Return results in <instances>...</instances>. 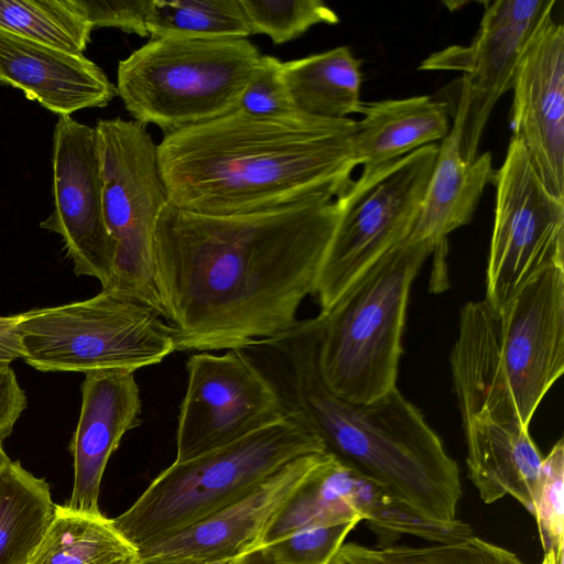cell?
I'll use <instances>...</instances> for the list:
<instances>
[{
	"label": "cell",
	"mask_w": 564,
	"mask_h": 564,
	"mask_svg": "<svg viewBox=\"0 0 564 564\" xmlns=\"http://www.w3.org/2000/svg\"><path fill=\"white\" fill-rule=\"evenodd\" d=\"M341 205L319 195L263 212L162 209L153 256L162 317L176 350L242 349L299 324L314 295Z\"/></svg>",
	"instance_id": "6da1fadb"
},
{
	"label": "cell",
	"mask_w": 564,
	"mask_h": 564,
	"mask_svg": "<svg viewBox=\"0 0 564 564\" xmlns=\"http://www.w3.org/2000/svg\"><path fill=\"white\" fill-rule=\"evenodd\" d=\"M357 121L236 109L164 134L159 165L169 202L212 216L252 214L319 195L337 197L358 166Z\"/></svg>",
	"instance_id": "7a4b0ae2"
},
{
	"label": "cell",
	"mask_w": 564,
	"mask_h": 564,
	"mask_svg": "<svg viewBox=\"0 0 564 564\" xmlns=\"http://www.w3.org/2000/svg\"><path fill=\"white\" fill-rule=\"evenodd\" d=\"M318 329L316 315L242 349L326 453L417 512L455 520L459 469L438 435L398 388L365 403L334 394L318 369Z\"/></svg>",
	"instance_id": "3957f363"
},
{
	"label": "cell",
	"mask_w": 564,
	"mask_h": 564,
	"mask_svg": "<svg viewBox=\"0 0 564 564\" xmlns=\"http://www.w3.org/2000/svg\"><path fill=\"white\" fill-rule=\"evenodd\" d=\"M433 251L405 239L319 312L318 369L334 394L365 403L397 388L410 289Z\"/></svg>",
	"instance_id": "277c9868"
},
{
	"label": "cell",
	"mask_w": 564,
	"mask_h": 564,
	"mask_svg": "<svg viewBox=\"0 0 564 564\" xmlns=\"http://www.w3.org/2000/svg\"><path fill=\"white\" fill-rule=\"evenodd\" d=\"M322 452V441L286 415L228 445L174 462L113 523L139 550L217 512L293 459Z\"/></svg>",
	"instance_id": "5b68a950"
},
{
	"label": "cell",
	"mask_w": 564,
	"mask_h": 564,
	"mask_svg": "<svg viewBox=\"0 0 564 564\" xmlns=\"http://www.w3.org/2000/svg\"><path fill=\"white\" fill-rule=\"evenodd\" d=\"M261 57L247 39H152L119 61L117 95L166 134L238 109Z\"/></svg>",
	"instance_id": "8992f818"
},
{
	"label": "cell",
	"mask_w": 564,
	"mask_h": 564,
	"mask_svg": "<svg viewBox=\"0 0 564 564\" xmlns=\"http://www.w3.org/2000/svg\"><path fill=\"white\" fill-rule=\"evenodd\" d=\"M142 301L115 289L20 314L22 359L40 371L138 369L176 351L172 328Z\"/></svg>",
	"instance_id": "52a82bcc"
},
{
	"label": "cell",
	"mask_w": 564,
	"mask_h": 564,
	"mask_svg": "<svg viewBox=\"0 0 564 564\" xmlns=\"http://www.w3.org/2000/svg\"><path fill=\"white\" fill-rule=\"evenodd\" d=\"M95 130L104 216L116 245L112 276L105 289L132 295L162 316L153 240L169 196L160 171L158 144L145 126L135 120L100 119Z\"/></svg>",
	"instance_id": "ba28073f"
},
{
	"label": "cell",
	"mask_w": 564,
	"mask_h": 564,
	"mask_svg": "<svg viewBox=\"0 0 564 564\" xmlns=\"http://www.w3.org/2000/svg\"><path fill=\"white\" fill-rule=\"evenodd\" d=\"M437 152L436 143L422 147L360 175L337 196L341 214L314 293L321 312L332 308L365 271L409 237Z\"/></svg>",
	"instance_id": "9c48e42d"
},
{
	"label": "cell",
	"mask_w": 564,
	"mask_h": 564,
	"mask_svg": "<svg viewBox=\"0 0 564 564\" xmlns=\"http://www.w3.org/2000/svg\"><path fill=\"white\" fill-rule=\"evenodd\" d=\"M494 185L485 301L498 312L535 274L564 267V200L547 191L513 137Z\"/></svg>",
	"instance_id": "30bf717a"
},
{
	"label": "cell",
	"mask_w": 564,
	"mask_h": 564,
	"mask_svg": "<svg viewBox=\"0 0 564 564\" xmlns=\"http://www.w3.org/2000/svg\"><path fill=\"white\" fill-rule=\"evenodd\" d=\"M186 371L175 462L228 445L286 416L278 391L242 349L220 356L194 354Z\"/></svg>",
	"instance_id": "8fae6325"
},
{
	"label": "cell",
	"mask_w": 564,
	"mask_h": 564,
	"mask_svg": "<svg viewBox=\"0 0 564 564\" xmlns=\"http://www.w3.org/2000/svg\"><path fill=\"white\" fill-rule=\"evenodd\" d=\"M478 32L467 46L452 45L427 56L422 70L463 73L456 112L462 117V152L475 160L497 101L512 88L521 56L554 0L487 1Z\"/></svg>",
	"instance_id": "7c38bea8"
},
{
	"label": "cell",
	"mask_w": 564,
	"mask_h": 564,
	"mask_svg": "<svg viewBox=\"0 0 564 564\" xmlns=\"http://www.w3.org/2000/svg\"><path fill=\"white\" fill-rule=\"evenodd\" d=\"M53 210L41 223L58 234L76 275L107 288L116 245L105 221L98 138L95 128L58 116L53 131Z\"/></svg>",
	"instance_id": "4fadbf2b"
},
{
	"label": "cell",
	"mask_w": 564,
	"mask_h": 564,
	"mask_svg": "<svg viewBox=\"0 0 564 564\" xmlns=\"http://www.w3.org/2000/svg\"><path fill=\"white\" fill-rule=\"evenodd\" d=\"M499 349L523 426L564 371V267H549L498 311Z\"/></svg>",
	"instance_id": "5bb4252c"
},
{
	"label": "cell",
	"mask_w": 564,
	"mask_h": 564,
	"mask_svg": "<svg viewBox=\"0 0 564 564\" xmlns=\"http://www.w3.org/2000/svg\"><path fill=\"white\" fill-rule=\"evenodd\" d=\"M511 89L512 137L547 191L564 200V28L552 15L528 43Z\"/></svg>",
	"instance_id": "9a60e30c"
},
{
	"label": "cell",
	"mask_w": 564,
	"mask_h": 564,
	"mask_svg": "<svg viewBox=\"0 0 564 564\" xmlns=\"http://www.w3.org/2000/svg\"><path fill=\"white\" fill-rule=\"evenodd\" d=\"M323 453L293 459L217 512L166 539L140 547V558L182 557L206 564H226L258 549L268 528Z\"/></svg>",
	"instance_id": "2e32d148"
},
{
	"label": "cell",
	"mask_w": 564,
	"mask_h": 564,
	"mask_svg": "<svg viewBox=\"0 0 564 564\" xmlns=\"http://www.w3.org/2000/svg\"><path fill=\"white\" fill-rule=\"evenodd\" d=\"M135 371L104 369L85 373L82 408L69 443L74 485L67 507L98 514L105 468L122 436L140 423L141 399Z\"/></svg>",
	"instance_id": "e0dca14e"
},
{
	"label": "cell",
	"mask_w": 564,
	"mask_h": 564,
	"mask_svg": "<svg viewBox=\"0 0 564 564\" xmlns=\"http://www.w3.org/2000/svg\"><path fill=\"white\" fill-rule=\"evenodd\" d=\"M0 84L58 116L106 107L117 96L104 70L83 54L61 51L0 29Z\"/></svg>",
	"instance_id": "ac0fdd59"
},
{
	"label": "cell",
	"mask_w": 564,
	"mask_h": 564,
	"mask_svg": "<svg viewBox=\"0 0 564 564\" xmlns=\"http://www.w3.org/2000/svg\"><path fill=\"white\" fill-rule=\"evenodd\" d=\"M449 360L463 421L486 417L522 424L501 365L498 312L485 300L462 307Z\"/></svg>",
	"instance_id": "d6986e66"
},
{
	"label": "cell",
	"mask_w": 564,
	"mask_h": 564,
	"mask_svg": "<svg viewBox=\"0 0 564 564\" xmlns=\"http://www.w3.org/2000/svg\"><path fill=\"white\" fill-rule=\"evenodd\" d=\"M462 117L454 115L437 158L414 226L406 239L430 242L434 251L447 247V236L467 225L496 170L489 152L468 161L462 152Z\"/></svg>",
	"instance_id": "ffe728a7"
},
{
	"label": "cell",
	"mask_w": 564,
	"mask_h": 564,
	"mask_svg": "<svg viewBox=\"0 0 564 564\" xmlns=\"http://www.w3.org/2000/svg\"><path fill=\"white\" fill-rule=\"evenodd\" d=\"M468 477L485 503L512 496L532 516L543 457L520 423L463 421Z\"/></svg>",
	"instance_id": "44dd1931"
},
{
	"label": "cell",
	"mask_w": 564,
	"mask_h": 564,
	"mask_svg": "<svg viewBox=\"0 0 564 564\" xmlns=\"http://www.w3.org/2000/svg\"><path fill=\"white\" fill-rule=\"evenodd\" d=\"M354 150L360 175H369L448 133L447 104L430 96L362 104Z\"/></svg>",
	"instance_id": "7402d4cb"
},
{
	"label": "cell",
	"mask_w": 564,
	"mask_h": 564,
	"mask_svg": "<svg viewBox=\"0 0 564 564\" xmlns=\"http://www.w3.org/2000/svg\"><path fill=\"white\" fill-rule=\"evenodd\" d=\"M381 489L325 452L268 528L259 547L305 528L364 521Z\"/></svg>",
	"instance_id": "603a6c76"
},
{
	"label": "cell",
	"mask_w": 564,
	"mask_h": 564,
	"mask_svg": "<svg viewBox=\"0 0 564 564\" xmlns=\"http://www.w3.org/2000/svg\"><path fill=\"white\" fill-rule=\"evenodd\" d=\"M281 75L299 112L334 120L360 113L361 61L348 46L282 62Z\"/></svg>",
	"instance_id": "cb8c5ba5"
},
{
	"label": "cell",
	"mask_w": 564,
	"mask_h": 564,
	"mask_svg": "<svg viewBox=\"0 0 564 564\" xmlns=\"http://www.w3.org/2000/svg\"><path fill=\"white\" fill-rule=\"evenodd\" d=\"M140 554L102 513L56 505L53 520L26 564H138Z\"/></svg>",
	"instance_id": "d4e9b609"
},
{
	"label": "cell",
	"mask_w": 564,
	"mask_h": 564,
	"mask_svg": "<svg viewBox=\"0 0 564 564\" xmlns=\"http://www.w3.org/2000/svg\"><path fill=\"white\" fill-rule=\"evenodd\" d=\"M55 509L48 482L9 458L0 468V564H26Z\"/></svg>",
	"instance_id": "484cf974"
},
{
	"label": "cell",
	"mask_w": 564,
	"mask_h": 564,
	"mask_svg": "<svg viewBox=\"0 0 564 564\" xmlns=\"http://www.w3.org/2000/svg\"><path fill=\"white\" fill-rule=\"evenodd\" d=\"M152 39L235 40L252 35L241 0H151Z\"/></svg>",
	"instance_id": "4316f807"
},
{
	"label": "cell",
	"mask_w": 564,
	"mask_h": 564,
	"mask_svg": "<svg viewBox=\"0 0 564 564\" xmlns=\"http://www.w3.org/2000/svg\"><path fill=\"white\" fill-rule=\"evenodd\" d=\"M0 29L73 54H83L93 31L73 0H0Z\"/></svg>",
	"instance_id": "83f0119b"
},
{
	"label": "cell",
	"mask_w": 564,
	"mask_h": 564,
	"mask_svg": "<svg viewBox=\"0 0 564 564\" xmlns=\"http://www.w3.org/2000/svg\"><path fill=\"white\" fill-rule=\"evenodd\" d=\"M370 564H528L514 553L475 535L432 546H381L370 549L357 544Z\"/></svg>",
	"instance_id": "f1b7e54d"
},
{
	"label": "cell",
	"mask_w": 564,
	"mask_h": 564,
	"mask_svg": "<svg viewBox=\"0 0 564 564\" xmlns=\"http://www.w3.org/2000/svg\"><path fill=\"white\" fill-rule=\"evenodd\" d=\"M371 530L388 541L389 536L410 534L437 544L454 543L474 535L473 529L460 520L431 519L382 489L372 501L365 520Z\"/></svg>",
	"instance_id": "f546056e"
},
{
	"label": "cell",
	"mask_w": 564,
	"mask_h": 564,
	"mask_svg": "<svg viewBox=\"0 0 564 564\" xmlns=\"http://www.w3.org/2000/svg\"><path fill=\"white\" fill-rule=\"evenodd\" d=\"M253 34L268 35L280 45L294 40L316 24H335L339 18L321 0H241Z\"/></svg>",
	"instance_id": "4dcf8cb0"
},
{
	"label": "cell",
	"mask_w": 564,
	"mask_h": 564,
	"mask_svg": "<svg viewBox=\"0 0 564 564\" xmlns=\"http://www.w3.org/2000/svg\"><path fill=\"white\" fill-rule=\"evenodd\" d=\"M564 445L558 440L543 458L533 516L536 520L544 553L552 552L563 562L564 520Z\"/></svg>",
	"instance_id": "1f68e13d"
},
{
	"label": "cell",
	"mask_w": 564,
	"mask_h": 564,
	"mask_svg": "<svg viewBox=\"0 0 564 564\" xmlns=\"http://www.w3.org/2000/svg\"><path fill=\"white\" fill-rule=\"evenodd\" d=\"M358 523L305 528L261 547L282 564H329Z\"/></svg>",
	"instance_id": "d6a6232c"
},
{
	"label": "cell",
	"mask_w": 564,
	"mask_h": 564,
	"mask_svg": "<svg viewBox=\"0 0 564 564\" xmlns=\"http://www.w3.org/2000/svg\"><path fill=\"white\" fill-rule=\"evenodd\" d=\"M281 69L280 59L262 55L257 70L242 93L238 109L260 118L286 117L299 112L291 102Z\"/></svg>",
	"instance_id": "836d02e7"
},
{
	"label": "cell",
	"mask_w": 564,
	"mask_h": 564,
	"mask_svg": "<svg viewBox=\"0 0 564 564\" xmlns=\"http://www.w3.org/2000/svg\"><path fill=\"white\" fill-rule=\"evenodd\" d=\"M151 0H73L91 28H116L141 37L149 35L145 19Z\"/></svg>",
	"instance_id": "e575fe53"
},
{
	"label": "cell",
	"mask_w": 564,
	"mask_h": 564,
	"mask_svg": "<svg viewBox=\"0 0 564 564\" xmlns=\"http://www.w3.org/2000/svg\"><path fill=\"white\" fill-rule=\"evenodd\" d=\"M26 405L25 392L10 364L0 362V443L12 433Z\"/></svg>",
	"instance_id": "d590c367"
},
{
	"label": "cell",
	"mask_w": 564,
	"mask_h": 564,
	"mask_svg": "<svg viewBox=\"0 0 564 564\" xmlns=\"http://www.w3.org/2000/svg\"><path fill=\"white\" fill-rule=\"evenodd\" d=\"M19 321L20 314L0 316V362L11 364L23 357Z\"/></svg>",
	"instance_id": "8d00e7d4"
},
{
	"label": "cell",
	"mask_w": 564,
	"mask_h": 564,
	"mask_svg": "<svg viewBox=\"0 0 564 564\" xmlns=\"http://www.w3.org/2000/svg\"><path fill=\"white\" fill-rule=\"evenodd\" d=\"M329 564H370L358 551L356 543L343 544Z\"/></svg>",
	"instance_id": "74e56055"
},
{
	"label": "cell",
	"mask_w": 564,
	"mask_h": 564,
	"mask_svg": "<svg viewBox=\"0 0 564 564\" xmlns=\"http://www.w3.org/2000/svg\"><path fill=\"white\" fill-rule=\"evenodd\" d=\"M227 564H282L275 561L264 549H254Z\"/></svg>",
	"instance_id": "f35d334b"
},
{
	"label": "cell",
	"mask_w": 564,
	"mask_h": 564,
	"mask_svg": "<svg viewBox=\"0 0 564 564\" xmlns=\"http://www.w3.org/2000/svg\"><path fill=\"white\" fill-rule=\"evenodd\" d=\"M138 564H206L200 561L192 560V558H182V557H149L141 558Z\"/></svg>",
	"instance_id": "ab89813d"
},
{
	"label": "cell",
	"mask_w": 564,
	"mask_h": 564,
	"mask_svg": "<svg viewBox=\"0 0 564 564\" xmlns=\"http://www.w3.org/2000/svg\"><path fill=\"white\" fill-rule=\"evenodd\" d=\"M541 564H563L555 558V555L551 552L544 553V557Z\"/></svg>",
	"instance_id": "60d3db41"
},
{
	"label": "cell",
	"mask_w": 564,
	"mask_h": 564,
	"mask_svg": "<svg viewBox=\"0 0 564 564\" xmlns=\"http://www.w3.org/2000/svg\"><path fill=\"white\" fill-rule=\"evenodd\" d=\"M9 459V456L7 455V453L4 452L1 443H0V468L1 466Z\"/></svg>",
	"instance_id": "b9f144b4"
},
{
	"label": "cell",
	"mask_w": 564,
	"mask_h": 564,
	"mask_svg": "<svg viewBox=\"0 0 564 564\" xmlns=\"http://www.w3.org/2000/svg\"><path fill=\"white\" fill-rule=\"evenodd\" d=\"M227 564V563H226Z\"/></svg>",
	"instance_id": "7bdbcfd3"
}]
</instances>
